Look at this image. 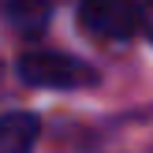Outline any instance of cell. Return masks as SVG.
<instances>
[{"label":"cell","instance_id":"obj_1","mask_svg":"<svg viewBox=\"0 0 153 153\" xmlns=\"http://www.w3.org/2000/svg\"><path fill=\"white\" fill-rule=\"evenodd\" d=\"M15 71L22 82L41 90H86L97 86V79H101L90 64L67 56V52H26Z\"/></svg>","mask_w":153,"mask_h":153},{"label":"cell","instance_id":"obj_2","mask_svg":"<svg viewBox=\"0 0 153 153\" xmlns=\"http://www.w3.org/2000/svg\"><path fill=\"white\" fill-rule=\"evenodd\" d=\"M90 153H153V108L108 120L90 142Z\"/></svg>","mask_w":153,"mask_h":153},{"label":"cell","instance_id":"obj_3","mask_svg":"<svg viewBox=\"0 0 153 153\" xmlns=\"http://www.w3.org/2000/svg\"><path fill=\"white\" fill-rule=\"evenodd\" d=\"M79 19L90 34L108 37V41H127L138 34L142 22V4L138 0H82Z\"/></svg>","mask_w":153,"mask_h":153},{"label":"cell","instance_id":"obj_4","mask_svg":"<svg viewBox=\"0 0 153 153\" xmlns=\"http://www.w3.org/2000/svg\"><path fill=\"white\" fill-rule=\"evenodd\" d=\"M41 138V120L34 112H4L0 116V153H34Z\"/></svg>","mask_w":153,"mask_h":153},{"label":"cell","instance_id":"obj_5","mask_svg":"<svg viewBox=\"0 0 153 153\" xmlns=\"http://www.w3.org/2000/svg\"><path fill=\"white\" fill-rule=\"evenodd\" d=\"M52 4L49 0H7V22L22 37H41L49 30Z\"/></svg>","mask_w":153,"mask_h":153},{"label":"cell","instance_id":"obj_6","mask_svg":"<svg viewBox=\"0 0 153 153\" xmlns=\"http://www.w3.org/2000/svg\"><path fill=\"white\" fill-rule=\"evenodd\" d=\"M138 30L153 41V0H142V22H138Z\"/></svg>","mask_w":153,"mask_h":153},{"label":"cell","instance_id":"obj_7","mask_svg":"<svg viewBox=\"0 0 153 153\" xmlns=\"http://www.w3.org/2000/svg\"><path fill=\"white\" fill-rule=\"evenodd\" d=\"M0 71H4V64H0Z\"/></svg>","mask_w":153,"mask_h":153}]
</instances>
